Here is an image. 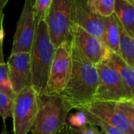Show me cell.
I'll list each match as a JSON object with an SVG mask.
<instances>
[{"mask_svg": "<svg viewBox=\"0 0 134 134\" xmlns=\"http://www.w3.org/2000/svg\"><path fill=\"white\" fill-rule=\"evenodd\" d=\"M71 71L69 80L60 93L71 109H86L95 100L98 84L96 65L79 49L75 42H70Z\"/></svg>", "mask_w": 134, "mask_h": 134, "instance_id": "6da1fadb", "label": "cell"}, {"mask_svg": "<svg viewBox=\"0 0 134 134\" xmlns=\"http://www.w3.org/2000/svg\"><path fill=\"white\" fill-rule=\"evenodd\" d=\"M54 53L55 47L50 40L46 24L41 20L36 24V32L30 52L31 86L38 94L46 93Z\"/></svg>", "mask_w": 134, "mask_h": 134, "instance_id": "7a4b0ae2", "label": "cell"}, {"mask_svg": "<svg viewBox=\"0 0 134 134\" xmlns=\"http://www.w3.org/2000/svg\"><path fill=\"white\" fill-rule=\"evenodd\" d=\"M71 108L60 94H38V109L31 134H56L66 125Z\"/></svg>", "mask_w": 134, "mask_h": 134, "instance_id": "3957f363", "label": "cell"}, {"mask_svg": "<svg viewBox=\"0 0 134 134\" xmlns=\"http://www.w3.org/2000/svg\"><path fill=\"white\" fill-rule=\"evenodd\" d=\"M87 115L107 122L129 134H134V100L93 101L86 109Z\"/></svg>", "mask_w": 134, "mask_h": 134, "instance_id": "277c9868", "label": "cell"}, {"mask_svg": "<svg viewBox=\"0 0 134 134\" xmlns=\"http://www.w3.org/2000/svg\"><path fill=\"white\" fill-rule=\"evenodd\" d=\"M50 40L55 48L71 40L72 0H52L44 19Z\"/></svg>", "mask_w": 134, "mask_h": 134, "instance_id": "5b68a950", "label": "cell"}, {"mask_svg": "<svg viewBox=\"0 0 134 134\" xmlns=\"http://www.w3.org/2000/svg\"><path fill=\"white\" fill-rule=\"evenodd\" d=\"M38 109V93L31 86L15 95L12 118L13 134H27L31 130Z\"/></svg>", "mask_w": 134, "mask_h": 134, "instance_id": "8992f818", "label": "cell"}, {"mask_svg": "<svg viewBox=\"0 0 134 134\" xmlns=\"http://www.w3.org/2000/svg\"><path fill=\"white\" fill-rule=\"evenodd\" d=\"M71 71L70 42H64L55 48L51 64L46 93L60 94L66 86Z\"/></svg>", "mask_w": 134, "mask_h": 134, "instance_id": "52a82bcc", "label": "cell"}, {"mask_svg": "<svg viewBox=\"0 0 134 134\" xmlns=\"http://www.w3.org/2000/svg\"><path fill=\"white\" fill-rule=\"evenodd\" d=\"M96 67L98 73V84L94 100L120 101L130 100L122 79L113 68L104 62L97 64Z\"/></svg>", "mask_w": 134, "mask_h": 134, "instance_id": "ba28073f", "label": "cell"}, {"mask_svg": "<svg viewBox=\"0 0 134 134\" xmlns=\"http://www.w3.org/2000/svg\"><path fill=\"white\" fill-rule=\"evenodd\" d=\"M35 0H24L13 36L11 53H30L36 32Z\"/></svg>", "mask_w": 134, "mask_h": 134, "instance_id": "9c48e42d", "label": "cell"}, {"mask_svg": "<svg viewBox=\"0 0 134 134\" xmlns=\"http://www.w3.org/2000/svg\"><path fill=\"white\" fill-rule=\"evenodd\" d=\"M71 39L81 53L94 65L104 62L111 53L100 39L75 24L71 28Z\"/></svg>", "mask_w": 134, "mask_h": 134, "instance_id": "30bf717a", "label": "cell"}, {"mask_svg": "<svg viewBox=\"0 0 134 134\" xmlns=\"http://www.w3.org/2000/svg\"><path fill=\"white\" fill-rule=\"evenodd\" d=\"M7 66L9 79L15 95L25 87L31 86L30 53H11L8 59Z\"/></svg>", "mask_w": 134, "mask_h": 134, "instance_id": "8fae6325", "label": "cell"}, {"mask_svg": "<svg viewBox=\"0 0 134 134\" xmlns=\"http://www.w3.org/2000/svg\"><path fill=\"white\" fill-rule=\"evenodd\" d=\"M72 22L101 40L103 19L91 10L87 0H72Z\"/></svg>", "mask_w": 134, "mask_h": 134, "instance_id": "7c38bea8", "label": "cell"}, {"mask_svg": "<svg viewBox=\"0 0 134 134\" xmlns=\"http://www.w3.org/2000/svg\"><path fill=\"white\" fill-rule=\"evenodd\" d=\"M113 68L122 79L130 100H134V69L126 64L117 53L111 51L104 62Z\"/></svg>", "mask_w": 134, "mask_h": 134, "instance_id": "4fadbf2b", "label": "cell"}, {"mask_svg": "<svg viewBox=\"0 0 134 134\" xmlns=\"http://www.w3.org/2000/svg\"><path fill=\"white\" fill-rule=\"evenodd\" d=\"M113 14L123 29L134 38V2L130 0H115Z\"/></svg>", "mask_w": 134, "mask_h": 134, "instance_id": "5bb4252c", "label": "cell"}, {"mask_svg": "<svg viewBox=\"0 0 134 134\" xmlns=\"http://www.w3.org/2000/svg\"><path fill=\"white\" fill-rule=\"evenodd\" d=\"M104 22V32L101 42L111 52L119 54V31L116 17L114 14L102 17Z\"/></svg>", "mask_w": 134, "mask_h": 134, "instance_id": "9a60e30c", "label": "cell"}, {"mask_svg": "<svg viewBox=\"0 0 134 134\" xmlns=\"http://www.w3.org/2000/svg\"><path fill=\"white\" fill-rule=\"evenodd\" d=\"M117 23L119 31V55L126 64L134 68V38L123 29L118 20Z\"/></svg>", "mask_w": 134, "mask_h": 134, "instance_id": "2e32d148", "label": "cell"}, {"mask_svg": "<svg viewBox=\"0 0 134 134\" xmlns=\"http://www.w3.org/2000/svg\"><path fill=\"white\" fill-rule=\"evenodd\" d=\"M91 10L100 17L113 14L115 0H87Z\"/></svg>", "mask_w": 134, "mask_h": 134, "instance_id": "e0dca14e", "label": "cell"}, {"mask_svg": "<svg viewBox=\"0 0 134 134\" xmlns=\"http://www.w3.org/2000/svg\"><path fill=\"white\" fill-rule=\"evenodd\" d=\"M0 92L8 96L12 100L15 98V93L9 76L8 66L5 62L0 64Z\"/></svg>", "mask_w": 134, "mask_h": 134, "instance_id": "ac0fdd59", "label": "cell"}, {"mask_svg": "<svg viewBox=\"0 0 134 134\" xmlns=\"http://www.w3.org/2000/svg\"><path fill=\"white\" fill-rule=\"evenodd\" d=\"M86 118H87V122L96 126H99L101 128V132L102 133L104 134H129L126 132L123 131L122 130L108 123L105 121L98 119L97 118L92 117L89 115L86 114Z\"/></svg>", "mask_w": 134, "mask_h": 134, "instance_id": "d6986e66", "label": "cell"}, {"mask_svg": "<svg viewBox=\"0 0 134 134\" xmlns=\"http://www.w3.org/2000/svg\"><path fill=\"white\" fill-rule=\"evenodd\" d=\"M51 2L52 0H35L34 10L36 24L39 21L44 20L46 13L49 10Z\"/></svg>", "mask_w": 134, "mask_h": 134, "instance_id": "ffe728a7", "label": "cell"}, {"mask_svg": "<svg viewBox=\"0 0 134 134\" xmlns=\"http://www.w3.org/2000/svg\"><path fill=\"white\" fill-rule=\"evenodd\" d=\"M13 107V100L3 93L0 92V117L3 120L12 117Z\"/></svg>", "mask_w": 134, "mask_h": 134, "instance_id": "44dd1931", "label": "cell"}, {"mask_svg": "<svg viewBox=\"0 0 134 134\" xmlns=\"http://www.w3.org/2000/svg\"><path fill=\"white\" fill-rule=\"evenodd\" d=\"M68 121L66 122L70 126L74 128H82L85 126L88 122L86 118V114L84 111H79L76 113L71 114L69 115Z\"/></svg>", "mask_w": 134, "mask_h": 134, "instance_id": "7402d4cb", "label": "cell"}, {"mask_svg": "<svg viewBox=\"0 0 134 134\" xmlns=\"http://www.w3.org/2000/svg\"><path fill=\"white\" fill-rule=\"evenodd\" d=\"M97 127L90 122L82 128H74L69 126V134H103Z\"/></svg>", "mask_w": 134, "mask_h": 134, "instance_id": "603a6c76", "label": "cell"}, {"mask_svg": "<svg viewBox=\"0 0 134 134\" xmlns=\"http://www.w3.org/2000/svg\"><path fill=\"white\" fill-rule=\"evenodd\" d=\"M3 18L4 14L0 16V41L4 38V31H3Z\"/></svg>", "mask_w": 134, "mask_h": 134, "instance_id": "cb8c5ba5", "label": "cell"}, {"mask_svg": "<svg viewBox=\"0 0 134 134\" xmlns=\"http://www.w3.org/2000/svg\"><path fill=\"white\" fill-rule=\"evenodd\" d=\"M9 0H0V16L3 15V9Z\"/></svg>", "mask_w": 134, "mask_h": 134, "instance_id": "d4e9b609", "label": "cell"}, {"mask_svg": "<svg viewBox=\"0 0 134 134\" xmlns=\"http://www.w3.org/2000/svg\"><path fill=\"white\" fill-rule=\"evenodd\" d=\"M56 134H69V125L66 123V125L64 126L62 130H60L59 132H57Z\"/></svg>", "mask_w": 134, "mask_h": 134, "instance_id": "484cf974", "label": "cell"}, {"mask_svg": "<svg viewBox=\"0 0 134 134\" xmlns=\"http://www.w3.org/2000/svg\"><path fill=\"white\" fill-rule=\"evenodd\" d=\"M4 63L3 58V39L0 41V64Z\"/></svg>", "mask_w": 134, "mask_h": 134, "instance_id": "4316f807", "label": "cell"}, {"mask_svg": "<svg viewBox=\"0 0 134 134\" xmlns=\"http://www.w3.org/2000/svg\"><path fill=\"white\" fill-rule=\"evenodd\" d=\"M130 1H132V2H134V0H130Z\"/></svg>", "mask_w": 134, "mask_h": 134, "instance_id": "83f0119b", "label": "cell"}]
</instances>
